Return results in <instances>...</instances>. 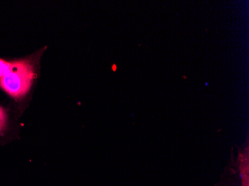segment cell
Here are the masks:
<instances>
[{
    "instance_id": "1",
    "label": "cell",
    "mask_w": 249,
    "mask_h": 186,
    "mask_svg": "<svg viewBox=\"0 0 249 186\" xmlns=\"http://www.w3.org/2000/svg\"><path fill=\"white\" fill-rule=\"evenodd\" d=\"M34 78V69L29 61L0 60V86L12 97L18 98L26 94Z\"/></svg>"
},
{
    "instance_id": "2",
    "label": "cell",
    "mask_w": 249,
    "mask_h": 186,
    "mask_svg": "<svg viewBox=\"0 0 249 186\" xmlns=\"http://www.w3.org/2000/svg\"><path fill=\"white\" fill-rule=\"evenodd\" d=\"M6 123H7V115L5 110L0 107V133L3 132L5 129Z\"/></svg>"
}]
</instances>
